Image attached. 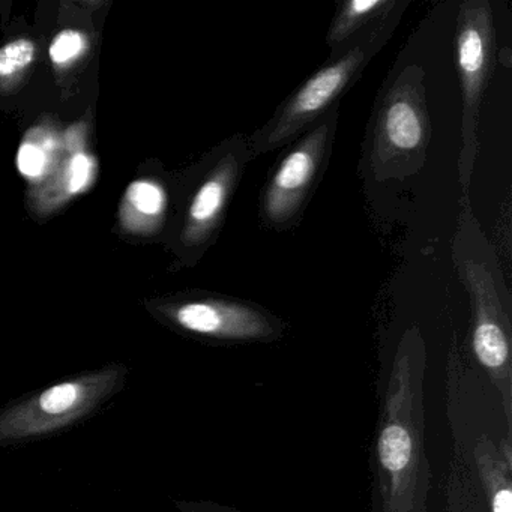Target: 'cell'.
Listing matches in <instances>:
<instances>
[{"label": "cell", "instance_id": "1", "mask_svg": "<svg viewBox=\"0 0 512 512\" xmlns=\"http://www.w3.org/2000/svg\"><path fill=\"white\" fill-rule=\"evenodd\" d=\"M406 7L365 29L349 44L329 56L259 130L248 136L251 160L287 145L338 106L340 98L355 85L371 59L394 34Z\"/></svg>", "mask_w": 512, "mask_h": 512}, {"label": "cell", "instance_id": "2", "mask_svg": "<svg viewBox=\"0 0 512 512\" xmlns=\"http://www.w3.org/2000/svg\"><path fill=\"white\" fill-rule=\"evenodd\" d=\"M431 140L425 71L410 64L391 76L377 98L364 145L362 175L385 184L421 172Z\"/></svg>", "mask_w": 512, "mask_h": 512}, {"label": "cell", "instance_id": "3", "mask_svg": "<svg viewBox=\"0 0 512 512\" xmlns=\"http://www.w3.org/2000/svg\"><path fill=\"white\" fill-rule=\"evenodd\" d=\"M124 365L88 371L0 409V448L59 433L92 415L127 380Z\"/></svg>", "mask_w": 512, "mask_h": 512}, {"label": "cell", "instance_id": "4", "mask_svg": "<svg viewBox=\"0 0 512 512\" xmlns=\"http://www.w3.org/2000/svg\"><path fill=\"white\" fill-rule=\"evenodd\" d=\"M338 115L340 106L287 145L272 167L260 196L259 217L265 229L289 232L301 223L331 160Z\"/></svg>", "mask_w": 512, "mask_h": 512}, {"label": "cell", "instance_id": "5", "mask_svg": "<svg viewBox=\"0 0 512 512\" xmlns=\"http://www.w3.org/2000/svg\"><path fill=\"white\" fill-rule=\"evenodd\" d=\"M457 67L460 76L463 118H461V151L458 176L464 193L479 155L478 125L482 97L494 67L496 34L491 5L487 0H467L457 16Z\"/></svg>", "mask_w": 512, "mask_h": 512}, {"label": "cell", "instance_id": "6", "mask_svg": "<svg viewBox=\"0 0 512 512\" xmlns=\"http://www.w3.org/2000/svg\"><path fill=\"white\" fill-rule=\"evenodd\" d=\"M250 161L248 136L242 133L233 134L209 155L187 209L188 239L194 248L214 242Z\"/></svg>", "mask_w": 512, "mask_h": 512}, {"label": "cell", "instance_id": "7", "mask_svg": "<svg viewBox=\"0 0 512 512\" xmlns=\"http://www.w3.org/2000/svg\"><path fill=\"white\" fill-rule=\"evenodd\" d=\"M175 320L187 331L217 337H262L275 331L271 317L250 302L224 296H208L184 302Z\"/></svg>", "mask_w": 512, "mask_h": 512}, {"label": "cell", "instance_id": "8", "mask_svg": "<svg viewBox=\"0 0 512 512\" xmlns=\"http://www.w3.org/2000/svg\"><path fill=\"white\" fill-rule=\"evenodd\" d=\"M407 7L398 0H347L338 4L337 13L332 19L326 34V46L329 56L343 49L353 38L376 25L380 20Z\"/></svg>", "mask_w": 512, "mask_h": 512}, {"label": "cell", "instance_id": "9", "mask_svg": "<svg viewBox=\"0 0 512 512\" xmlns=\"http://www.w3.org/2000/svg\"><path fill=\"white\" fill-rule=\"evenodd\" d=\"M473 346L479 361L487 367H502L508 358L505 331L497 326H476Z\"/></svg>", "mask_w": 512, "mask_h": 512}, {"label": "cell", "instance_id": "10", "mask_svg": "<svg viewBox=\"0 0 512 512\" xmlns=\"http://www.w3.org/2000/svg\"><path fill=\"white\" fill-rule=\"evenodd\" d=\"M412 454L409 434L398 425L386 428L380 437V460L391 472L404 469Z\"/></svg>", "mask_w": 512, "mask_h": 512}, {"label": "cell", "instance_id": "11", "mask_svg": "<svg viewBox=\"0 0 512 512\" xmlns=\"http://www.w3.org/2000/svg\"><path fill=\"white\" fill-rule=\"evenodd\" d=\"M35 46L29 40H17L0 49V76L23 70L34 59Z\"/></svg>", "mask_w": 512, "mask_h": 512}, {"label": "cell", "instance_id": "12", "mask_svg": "<svg viewBox=\"0 0 512 512\" xmlns=\"http://www.w3.org/2000/svg\"><path fill=\"white\" fill-rule=\"evenodd\" d=\"M131 202L146 215H155L163 208V193L151 182H136L130 188Z\"/></svg>", "mask_w": 512, "mask_h": 512}, {"label": "cell", "instance_id": "13", "mask_svg": "<svg viewBox=\"0 0 512 512\" xmlns=\"http://www.w3.org/2000/svg\"><path fill=\"white\" fill-rule=\"evenodd\" d=\"M83 47L82 35L74 31H64L53 40L50 46V56L56 64H64L76 58Z\"/></svg>", "mask_w": 512, "mask_h": 512}, {"label": "cell", "instance_id": "14", "mask_svg": "<svg viewBox=\"0 0 512 512\" xmlns=\"http://www.w3.org/2000/svg\"><path fill=\"white\" fill-rule=\"evenodd\" d=\"M17 166L23 175L29 178L40 176L46 166V155L40 148L34 145H23L17 155Z\"/></svg>", "mask_w": 512, "mask_h": 512}, {"label": "cell", "instance_id": "15", "mask_svg": "<svg viewBox=\"0 0 512 512\" xmlns=\"http://www.w3.org/2000/svg\"><path fill=\"white\" fill-rule=\"evenodd\" d=\"M89 172H91V163L86 155H76L71 161L70 178H68V191L77 193L85 187L88 182Z\"/></svg>", "mask_w": 512, "mask_h": 512}, {"label": "cell", "instance_id": "16", "mask_svg": "<svg viewBox=\"0 0 512 512\" xmlns=\"http://www.w3.org/2000/svg\"><path fill=\"white\" fill-rule=\"evenodd\" d=\"M494 512H512V494L509 490H500L494 497Z\"/></svg>", "mask_w": 512, "mask_h": 512}, {"label": "cell", "instance_id": "17", "mask_svg": "<svg viewBox=\"0 0 512 512\" xmlns=\"http://www.w3.org/2000/svg\"><path fill=\"white\" fill-rule=\"evenodd\" d=\"M0 512H8V511H0Z\"/></svg>", "mask_w": 512, "mask_h": 512}]
</instances>
